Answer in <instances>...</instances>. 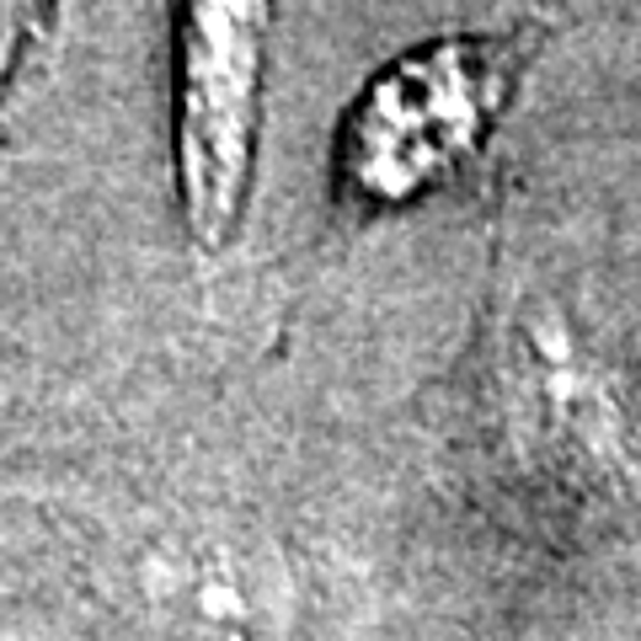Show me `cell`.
Listing matches in <instances>:
<instances>
[{"mask_svg":"<svg viewBox=\"0 0 641 641\" xmlns=\"http://www.w3.org/2000/svg\"><path fill=\"white\" fill-rule=\"evenodd\" d=\"M540 43V22H518L503 33L433 38L385 64L353 97L331 144L337 219H390L476 161Z\"/></svg>","mask_w":641,"mask_h":641,"instance_id":"6da1fadb","label":"cell"},{"mask_svg":"<svg viewBox=\"0 0 641 641\" xmlns=\"http://www.w3.org/2000/svg\"><path fill=\"white\" fill-rule=\"evenodd\" d=\"M273 0H177V188L192 247L230 252L247 225Z\"/></svg>","mask_w":641,"mask_h":641,"instance_id":"7a4b0ae2","label":"cell"},{"mask_svg":"<svg viewBox=\"0 0 641 641\" xmlns=\"http://www.w3.org/2000/svg\"><path fill=\"white\" fill-rule=\"evenodd\" d=\"M481 395L503 412L487 433L508 439L513 465H562L573 476H626L637 465L620 380L567 320L540 305H508L487 326Z\"/></svg>","mask_w":641,"mask_h":641,"instance_id":"3957f363","label":"cell"}]
</instances>
